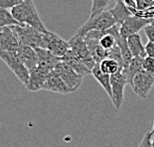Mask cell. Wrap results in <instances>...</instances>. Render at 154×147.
Listing matches in <instances>:
<instances>
[{
	"instance_id": "obj_1",
	"label": "cell",
	"mask_w": 154,
	"mask_h": 147,
	"mask_svg": "<svg viewBox=\"0 0 154 147\" xmlns=\"http://www.w3.org/2000/svg\"><path fill=\"white\" fill-rule=\"evenodd\" d=\"M11 14L16 21L21 24H27L40 32H46L44 23L42 22L33 0H24L20 4L11 8Z\"/></svg>"
},
{
	"instance_id": "obj_2",
	"label": "cell",
	"mask_w": 154,
	"mask_h": 147,
	"mask_svg": "<svg viewBox=\"0 0 154 147\" xmlns=\"http://www.w3.org/2000/svg\"><path fill=\"white\" fill-rule=\"evenodd\" d=\"M10 28L18 39L19 44L30 46L32 48H43L44 32H40L27 24L11 25Z\"/></svg>"
},
{
	"instance_id": "obj_3",
	"label": "cell",
	"mask_w": 154,
	"mask_h": 147,
	"mask_svg": "<svg viewBox=\"0 0 154 147\" xmlns=\"http://www.w3.org/2000/svg\"><path fill=\"white\" fill-rule=\"evenodd\" d=\"M116 25V21L110 14L109 11H100L99 13H94V14H91V17L88 20L79 28L77 33L75 35L84 36L86 33L93 30H106L110 27Z\"/></svg>"
},
{
	"instance_id": "obj_4",
	"label": "cell",
	"mask_w": 154,
	"mask_h": 147,
	"mask_svg": "<svg viewBox=\"0 0 154 147\" xmlns=\"http://www.w3.org/2000/svg\"><path fill=\"white\" fill-rule=\"evenodd\" d=\"M0 59L4 62L6 66L10 69L15 76L18 78V80L25 86L29 78V70L24 66L22 61L19 59L18 55L16 53H11V52L0 51Z\"/></svg>"
},
{
	"instance_id": "obj_5",
	"label": "cell",
	"mask_w": 154,
	"mask_h": 147,
	"mask_svg": "<svg viewBox=\"0 0 154 147\" xmlns=\"http://www.w3.org/2000/svg\"><path fill=\"white\" fill-rule=\"evenodd\" d=\"M54 71L57 73L59 76L62 78L64 83L67 84V87L70 89L71 93L76 91L82 84V80L83 77L80 76L78 73H76L67 63L64 61H60L56 65L54 68Z\"/></svg>"
},
{
	"instance_id": "obj_6",
	"label": "cell",
	"mask_w": 154,
	"mask_h": 147,
	"mask_svg": "<svg viewBox=\"0 0 154 147\" xmlns=\"http://www.w3.org/2000/svg\"><path fill=\"white\" fill-rule=\"evenodd\" d=\"M68 43L70 45V49L73 51V53L83 62L85 66H87L90 70H91L97 63L94 62V58L91 57L83 36L74 35Z\"/></svg>"
},
{
	"instance_id": "obj_7",
	"label": "cell",
	"mask_w": 154,
	"mask_h": 147,
	"mask_svg": "<svg viewBox=\"0 0 154 147\" xmlns=\"http://www.w3.org/2000/svg\"><path fill=\"white\" fill-rule=\"evenodd\" d=\"M43 48L47 49L55 56L61 58L70 50V45L68 42L59 37L57 34L47 30L44 32L43 36Z\"/></svg>"
},
{
	"instance_id": "obj_8",
	"label": "cell",
	"mask_w": 154,
	"mask_h": 147,
	"mask_svg": "<svg viewBox=\"0 0 154 147\" xmlns=\"http://www.w3.org/2000/svg\"><path fill=\"white\" fill-rule=\"evenodd\" d=\"M154 84V75L147 73L144 70L138 72L133 77L131 81V87L133 91L140 97H146L149 91L151 90Z\"/></svg>"
},
{
	"instance_id": "obj_9",
	"label": "cell",
	"mask_w": 154,
	"mask_h": 147,
	"mask_svg": "<svg viewBox=\"0 0 154 147\" xmlns=\"http://www.w3.org/2000/svg\"><path fill=\"white\" fill-rule=\"evenodd\" d=\"M127 84L126 80L121 72L110 75L111 102L116 109H119L124 100V87Z\"/></svg>"
},
{
	"instance_id": "obj_10",
	"label": "cell",
	"mask_w": 154,
	"mask_h": 147,
	"mask_svg": "<svg viewBox=\"0 0 154 147\" xmlns=\"http://www.w3.org/2000/svg\"><path fill=\"white\" fill-rule=\"evenodd\" d=\"M148 24H150L148 18L137 15H130L119 25V34L123 38H127L130 35L138 33Z\"/></svg>"
},
{
	"instance_id": "obj_11",
	"label": "cell",
	"mask_w": 154,
	"mask_h": 147,
	"mask_svg": "<svg viewBox=\"0 0 154 147\" xmlns=\"http://www.w3.org/2000/svg\"><path fill=\"white\" fill-rule=\"evenodd\" d=\"M50 72L44 70L40 67L36 66L31 71H29V78L25 87L29 91H37L43 90L44 84L47 79V76Z\"/></svg>"
},
{
	"instance_id": "obj_12",
	"label": "cell",
	"mask_w": 154,
	"mask_h": 147,
	"mask_svg": "<svg viewBox=\"0 0 154 147\" xmlns=\"http://www.w3.org/2000/svg\"><path fill=\"white\" fill-rule=\"evenodd\" d=\"M18 46V39L10 26H5L0 29V51L16 53Z\"/></svg>"
},
{
	"instance_id": "obj_13",
	"label": "cell",
	"mask_w": 154,
	"mask_h": 147,
	"mask_svg": "<svg viewBox=\"0 0 154 147\" xmlns=\"http://www.w3.org/2000/svg\"><path fill=\"white\" fill-rule=\"evenodd\" d=\"M43 90L53 91V93H64V94L71 93V90L67 87V84L64 83L62 78L54 70L51 71L48 74L47 79H46V81L44 84Z\"/></svg>"
},
{
	"instance_id": "obj_14",
	"label": "cell",
	"mask_w": 154,
	"mask_h": 147,
	"mask_svg": "<svg viewBox=\"0 0 154 147\" xmlns=\"http://www.w3.org/2000/svg\"><path fill=\"white\" fill-rule=\"evenodd\" d=\"M35 50H36V53H37V58H38L37 66L44 69V70L48 72L53 71L54 68L56 67V65L61 61L60 57L55 56L54 54H52L47 49L35 48Z\"/></svg>"
},
{
	"instance_id": "obj_15",
	"label": "cell",
	"mask_w": 154,
	"mask_h": 147,
	"mask_svg": "<svg viewBox=\"0 0 154 147\" xmlns=\"http://www.w3.org/2000/svg\"><path fill=\"white\" fill-rule=\"evenodd\" d=\"M16 54L18 55L19 59L22 61L24 66L31 71L34 69L38 64V58L37 53L34 48L30 47V46H26L23 44H19L18 49L16 51Z\"/></svg>"
},
{
	"instance_id": "obj_16",
	"label": "cell",
	"mask_w": 154,
	"mask_h": 147,
	"mask_svg": "<svg viewBox=\"0 0 154 147\" xmlns=\"http://www.w3.org/2000/svg\"><path fill=\"white\" fill-rule=\"evenodd\" d=\"M61 60L64 61L65 63H67L76 73H78L82 77H85V76H87V75L91 74L90 69L87 66H85L83 62L73 53V51H72L71 49L63 57H61Z\"/></svg>"
},
{
	"instance_id": "obj_17",
	"label": "cell",
	"mask_w": 154,
	"mask_h": 147,
	"mask_svg": "<svg viewBox=\"0 0 154 147\" xmlns=\"http://www.w3.org/2000/svg\"><path fill=\"white\" fill-rule=\"evenodd\" d=\"M143 59L144 58L142 57H132L128 65L126 67L122 68V70H121V73H122V75L126 80V83L129 86L131 84L133 77L138 72L143 70Z\"/></svg>"
},
{
	"instance_id": "obj_18",
	"label": "cell",
	"mask_w": 154,
	"mask_h": 147,
	"mask_svg": "<svg viewBox=\"0 0 154 147\" xmlns=\"http://www.w3.org/2000/svg\"><path fill=\"white\" fill-rule=\"evenodd\" d=\"M127 46L129 48V51L131 53L132 57H142L145 58V47L141 42V37L138 33L132 34L126 38Z\"/></svg>"
},
{
	"instance_id": "obj_19",
	"label": "cell",
	"mask_w": 154,
	"mask_h": 147,
	"mask_svg": "<svg viewBox=\"0 0 154 147\" xmlns=\"http://www.w3.org/2000/svg\"><path fill=\"white\" fill-rule=\"evenodd\" d=\"M86 41L87 47L90 51L91 57L94 58V60L96 63H100L101 60L107 58V51L101 47L99 43V40L93 38H84Z\"/></svg>"
},
{
	"instance_id": "obj_20",
	"label": "cell",
	"mask_w": 154,
	"mask_h": 147,
	"mask_svg": "<svg viewBox=\"0 0 154 147\" xmlns=\"http://www.w3.org/2000/svg\"><path fill=\"white\" fill-rule=\"evenodd\" d=\"M110 14L112 15V17L116 21V24L120 25L128 16L132 15L131 10L127 7L122 0H116V3L114 5L112 9L109 10Z\"/></svg>"
},
{
	"instance_id": "obj_21",
	"label": "cell",
	"mask_w": 154,
	"mask_h": 147,
	"mask_svg": "<svg viewBox=\"0 0 154 147\" xmlns=\"http://www.w3.org/2000/svg\"><path fill=\"white\" fill-rule=\"evenodd\" d=\"M91 74L93 75L94 78L96 79L99 84L103 87V89L106 91V93L109 94V96L111 100V87H110V75L103 73V71L100 69L99 63H97L93 69L91 70Z\"/></svg>"
},
{
	"instance_id": "obj_22",
	"label": "cell",
	"mask_w": 154,
	"mask_h": 147,
	"mask_svg": "<svg viewBox=\"0 0 154 147\" xmlns=\"http://www.w3.org/2000/svg\"><path fill=\"white\" fill-rule=\"evenodd\" d=\"M99 66L103 73H106L109 75L116 74L117 72H121V70H122V66L119 62L110 58H106L103 60H101L99 63Z\"/></svg>"
},
{
	"instance_id": "obj_23",
	"label": "cell",
	"mask_w": 154,
	"mask_h": 147,
	"mask_svg": "<svg viewBox=\"0 0 154 147\" xmlns=\"http://www.w3.org/2000/svg\"><path fill=\"white\" fill-rule=\"evenodd\" d=\"M17 24H21V23L15 20L14 17L11 14V12L8 11V9L0 8V29L2 27H5V26H11Z\"/></svg>"
},
{
	"instance_id": "obj_24",
	"label": "cell",
	"mask_w": 154,
	"mask_h": 147,
	"mask_svg": "<svg viewBox=\"0 0 154 147\" xmlns=\"http://www.w3.org/2000/svg\"><path fill=\"white\" fill-rule=\"evenodd\" d=\"M111 0H93L91 4V14L103 11L106 6L109 4Z\"/></svg>"
},
{
	"instance_id": "obj_25",
	"label": "cell",
	"mask_w": 154,
	"mask_h": 147,
	"mask_svg": "<svg viewBox=\"0 0 154 147\" xmlns=\"http://www.w3.org/2000/svg\"><path fill=\"white\" fill-rule=\"evenodd\" d=\"M154 6V0H135V10L141 12Z\"/></svg>"
},
{
	"instance_id": "obj_26",
	"label": "cell",
	"mask_w": 154,
	"mask_h": 147,
	"mask_svg": "<svg viewBox=\"0 0 154 147\" xmlns=\"http://www.w3.org/2000/svg\"><path fill=\"white\" fill-rule=\"evenodd\" d=\"M143 70L154 75V58L146 56L143 59Z\"/></svg>"
},
{
	"instance_id": "obj_27",
	"label": "cell",
	"mask_w": 154,
	"mask_h": 147,
	"mask_svg": "<svg viewBox=\"0 0 154 147\" xmlns=\"http://www.w3.org/2000/svg\"><path fill=\"white\" fill-rule=\"evenodd\" d=\"M23 1L24 0H0V8L11 9Z\"/></svg>"
},
{
	"instance_id": "obj_28",
	"label": "cell",
	"mask_w": 154,
	"mask_h": 147,
	"mask_svg": "<svg viewBox=\"0 0 154 147\" xmlns=\"http://www.w3.org/2000/svg\"><path fill=\"white\" fill-rule=\"evenodd\" d=\"M143 29H144V32H145V35H146L147 39H148L150 42L154 43V26L151 24H148V25H146Z\"/></svg>"
},
{
	"instance_id": "obj_29",
	"label": "cell",
	"mask_w": 154,
	"mask_h": 147,
	"mask_svg": "<svg viewBox=\"0 0 154 147\" xmlns=\"http://www.w3.org/2000/svg\"><path fill=\"white\" fill-rule=\"evenodd\" d=\"M151 132H146V134L143 136V138L140 142L139 147H152L151 144Z\"/></svg>"
},
{
	"instance_id": "obj_30",
	"label": "cell",
	"mask_w": 154,
	"mask_h": 147,
	"mask_svg": "<svg viewBox=\"0 0 154 147\" xmlns=\"http://www.w3.org/2000/svg\"><path fill=\"white\" fill-rule=\"evenodd\" d=\"M144 47H145V54H146V56L154 58V43L148 41V43L144 46Z\"/></svg>"
},
{
	"instance_id": "obj_31",
	"label": "cell",
	"mask_w": 154,
	"mask_h": 147,
	"mask_svg": "<svg viewBox=\"0 0 154 147\" xmlns=\"http://www.w3.org/2000/svg\"><path fill=\"white\" fill-rule=\"evenodd\" d=\"M151 144H152V147H154V137L151 139Z\"/></svg>"
},
{
	"instance_id": "obj_32",
	"label": "cell",
	"mask_w": 154,
	"mask_h": 147,
	"mask_svg": "<svg viewBox=\"0 0 154 147\" xmlns=\"http://www.w3.org/2000/svg\"><path fill=\"white\" fill-rule=\"evenodd\" d=\"M150 132H151V134H153V133H154V124H153V129L151 130V131H150Z\"/></svg>"
}]
</instances>
